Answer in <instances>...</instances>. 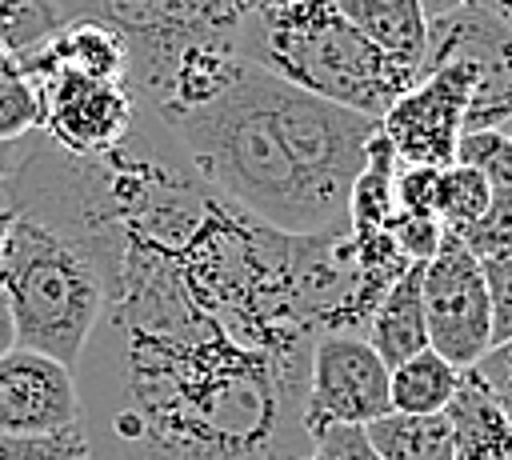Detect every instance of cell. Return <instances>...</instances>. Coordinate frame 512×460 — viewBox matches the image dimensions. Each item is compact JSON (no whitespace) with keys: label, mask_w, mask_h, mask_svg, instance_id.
Segmentation results:
<instances>
[{"label":"cell","mask_w":512,"mask_h":460,"mask_svg":"<svg viewBox=\"0 0 512 460\" xmlns=\"http://www.w3.org/2000/svg\"><path fill=\"white\" fill-rule=\"evenodd\" d=\"M308 364L240 340L156 256L124 248L76 364L92 460H304Z\"/></svg>","instance_id":"1"},{"label":"cell","mask_w":512,"mask_h":460,"mask_svg":"<svg viewBox=\"0 0 512 460\" xmlns=\"http://www.w3.org/2000/svg\"><path fill=\"white\" fill-rule=\"evenodd\" d=\"M160 124L208 188L288 236L348 232V192L380 132L248 60L220 96Z\"/></svg>","instance_id":"2"},{"label":"cell","mask_w":512,"mask_h":460,"mask_svg":"<svg viewBox=\"0 0 512 460\" xmlns=\"http://www.w3.org/2000/svg\"><path fill=\"white\" fill-rule=\"evenodd\" d=\"M236 56L372 120L424 76V68L396 60L344 20L336 0H292L248 12L236 36Z\"/></svg>","instance_id":"3"},{"label":"cell","mask_w":512,"mask_h":460,"mask_svg":"<svg viewBox=\"0 0 512 460\" xmlns=\"http://www.w3.org/2000/svg\"><path fill=\"white\" fill-rule=\"evenodd\" d=\"M68 16H92L124 32L128 72L160 64L192 44H220L236 52L244 0H60Z\"/></svg>","instance_id":"4"},{"label":"cell","mask_w":512,"mask_h":460,"mask_svg":"<svg viewBox=\"0 0 512 460\" xmlns=\"http://www.w3.org/2000/svg\"><path fill=\"white\" fill-rule=\"evenodd\" d=\"M28 80L40 104V136H48L56 148L72 156H108L132 136L140 120V104L128 80H100L68 68L32 72Z\"/></svg>","instance_id":"5"},{"label":"cell","mask_w":512,"mask_h":460,"mask_svg":"<svg viewBox=\"0 0 512 460\" xmlns=\"http://www.w3.org/2000/svg\"><path fill=\"white\" fill-rule=\"evenodd\" d=\"M424 320L428 348H436L460 372L476 368L480 356L492 348L484 264L456 232H444L432 260H424Z\"/></svg>","instance_id":"6"},{"label":"cell","mask_w":512,"mask_h":460,"mask_svg":"<svg viewBox=\"0 0 512 460\" xmlns=\"http://www.w3.org/2000/svg\"><path fill=\"white\" fill-rule=\"evenodd\" d=\"M392 368L368 344V336L324 332L312 344L308 392H304V432L316 440L328 428H368L392 412L388 392Z\"/></svg>","instance_id":"7"},{"label":"cell","mask_w":512,"mask_h":460,"mask_svg":"<svg viewBox=\"0 0 512 460\" xmlns=\"http://www.w3.org/2000/svg\"><path fill=\"white\" fill-rule=\"evenodd\" d=\"M476 88L472 60H440L432 64L384 116L380 132L396 148L400 164L448 168L456 160V144L464 136V116Z\"/></svg>","instance_id":"8"},{"label":"cell","mask_w":512,"mask_h":460,"mask_svg":"<svg viewBox=\"0 0 512 460\" xmlns=\"http://www.w3.org/2000/svg\"><path fill=\"white\" fill-rule=\"evenodd\" d=\"M440 60L476 64V88L464 116V132L500 128L504 120H512V32L492 12H484L480 4H468L460 12L432 20L424 72Z\"/></svg>","instance_id":"9"},{"label":"cell","mask_w":512,"mask_h":460,"mask_svg":"<svg viewBox=\"0 0 512 460\" xmlns=\"http://www.w3.org/2000/svg\"><path fill=\"white\" fill-rule=\"evenodd\" d=\"M80 424L76 372L44 352L12 348L0 356V432L44 436Z\"/></svg>","instance_id":"10"},{"label":"cell","mask_w":512,"mask_h":460,"mask_svg":"<svg viewBox=\"0 0 512 460\" xmlns=\"http://www.w3.org/2000/svg\"><path fill=\"white\" fill-rule=\"evenodd\" d=\"M24 72H48L68 68L100 80H128V40L104 20L92 16H68L48 40H40L32 52L20 56Z\"/></svg>","instance_id":"11"},{"label":"cell","mask_w":512,"mask_h":460,"mask_svg":"<svg viewBox=\"0 0 512 460\" xmlns=\"http://www.w3.org/2000/svg\"><path fill=\"white\" fill-rule=\"evenodd\" d=\"M368 344L380 352L388 368L404 364L408 356L428 348V320H424V260H416L380 300L368 320Z\"/></svg>","instance_id":"12"},{"label":"cell","mask_w":512,"mask_h":460,"mask_svg":"<svg viewBox=\"0 0 512 460\" xmlns=\"http://www.w3.org/2000/svg\"><path fill=\"white\" fill-rule=\"evenodd\" d=\"M344 20H352L372 44L392 52L396 60L424 68L428 56V16L420 0H336Z\"/></svg>","instance_id":"13"},{"label":"cell","mask_w":512,"mask_h":460,"mask_svg":"<svg viewBox=\"0 0 512 460\" xmlns=\"http://www.w3.org/2000/svg\"><path fill=\"white\" fill-rule=\"evenodd\" d=\"M448 416L456 428V460H512V420L472 372H464Z\"/></svg>","instance_id":"14"},{"label":"cell","mask_w":512,"mask_h":460,"mask_svg":"<svg viewBox=\"0 0 512 460\" xmlns=\"http://www.w3.org/2000/svg\"><path fill=\"white\" fill-rule=\"evenodd\" d=\"M364 432L380 460H456V428L448 412H384Z\"/></svg>","instance_id":"15"},{"label":"cell","mask_w":512,"mask_h":460,"mask_svg":"<svg viewBox=\"0 0 512 460\" xmlns=\"http://www.w3.org/2000/svg\"><path fill=\"white\" fill-rule=\"evenodd\" d=\"M460 380H464V372L456 364H448L436 348H424L392 368V380H388L392 412H412V416L448 412Z\"/></svg>","instance_id":"16"},{"label":"cell","mask_w":512,"mask_h":460,"mask_svg":"<svg viewBox=\"0 0 512 460\" xmlns=\"http://www.w3.org/2000/svg\"><path fill=\"white\" fill-rule=\"evenodd\" d=\"M396 148L388 144L384 132L372 136L368 156L360 176L352 180L348 192V228L352 232H372V228H388L392 212H396Z\"/></svg>","instance_id":"17"},{"label":"cell","mask_w":512,"mask_h":460,"mask_svg":"<svg viewBox=\"0 0 512 460\" xmlns=\"http://www.w3.org/2000/svg\"><path fill=\"white\" fill-rule=\"evenodd\" d=\"M488 204H492V184L476 168H468L460 160H452L448 168H440V180H436V216H440L444 232L464 236L488 212Z\"/></svg>","instance_id":"18"},{"label":"cell","mask_w":512,"mask_h":460,"mask_svg":"<svg viewBox=\"0 0 512 460\" xmlns=\"http://www.w3.org/2000/svg\"><path fill=\"white\" fill-rule=\"evenodd\" d=\"M32 132H40L36 88H32L20 56L0 44V144H16Z\"/></svg>","instance_id":"19"},{"label":"cell","mask_w":512,"mask_h":460,"mask_svg":"<svg viewBox=\"0 0 512 460\" xmlns=\"http://www.w3.org/2000/svg\"><path fill=\"white\" fill-rule=\"evenodd\" d=\"M456 160L476 168L492 192L512 188V140L500 128H480V132H464L456 144Z\"/></svg>","instance_id":"20"},{"label":"cell","mask_w":512,"mask_h":460,"mask_svg":"<svg viewBox=\"0 0 512 460\" xmlns=\"http://www.w3.org/2000/svg\"><path fill=\"white\" fill-rule=\"evenodd\" d=\"M0 460H92L84 424L44 436H4L0 432Z\"/></svg>","instance_id":"21"},{"label":"cell","mask_w":512,"mask_h":460,"mask_svg":"<svg viewBox=\"0 0 512 460\" xmlns=\"http://www.w3.org/2000/svg\"><path fill=\"white\" fill-rule=\"evenodd\" d=\"M464 244L484 260V256H500L512 252V188L492 192L488 212L464 232Z\"/></svg>","instance_id":"22"},{"label":"cell","mask_w":512,"mask_h":460,"mask_svg":"<svg viewBox=\"0 0 512 460\" xmlns=\"http://www.w3.org/2000/svg\"><path fill=\"white\" fill-rule=\"evenodd\" d=\"M484 284L492 304V348L512 340V252L484 256Z\"/></svg>","instance_id":"23"},{"label":"cell","mask_w":512,"mask_h":460,"mask_svg":"<svg viewBox=\"0 0 512 460\" xmlns=\"http://www.w3.org/2000/svg\"><path fill=\"white\" fill-rule=\"evenodd\" d=\"M436 180H440V168H428V164H400V168H396V212L436 216ZM436 220H440V216H436Z\"/></svg>","instance_id":"24"},{"label":"cell","mask_w":512,"mask_h":460,"mask_svg":"<svg viewBox=\"0 0 512 460\" xmlns=\"http://www.w3.org/2000/svg\"><path fill=\"white\" fill-rule=\"evenodd\" d=\"M388 232L396 236L408 260H432V252L444 240V224L436 216H416V212H392Z\"/></svg>","instance_id":"25"},{"label":"cell","mask_w":512,"mask_h":460,"mask_svg":"<svg viewBox=\"0 0 512 460\" xmlns=\"http://www.w3.org/2000/svg\"><path fill=\"white\" fill-rule=\"evenodd\" d=\"M468 372L484 384V392L496 400V408L512 420V340H504V344L488 348V352L480 356V364H476V368H468Z\"/></svg>","instance_id":"26"},{"label":"cell","mask_w":512,"mask_h":460,"mask_svg":"<svg viewBox=\"0 0 512 460\" xmlns=\"http://www.w3.org/2000/svg\"><path fill=\"white\" fill-rule=\"evenodd\" d=\"M316 444H324L336 460H380V452L372 448L364 428H328L316 436Z\"/></svg>","instance_id":"27"},{"label":"cell","mask_w":512,"mask_h":460,"mask_svg":"<svg viewBox=\"0 0 512 460\" xmlns=\"http://www.w3.org/2000/svg\"><path fill=\"white\" fill-rule=\"evenodd\" d=\"M24 144H28V136L16 140V144H0V204L8 196V180H12V172H16L20 156H24Z\"/></svg>","instance_id":"28"},{"label":"cell","mask_w":512,"mask_h":460,"mask_svg":"<svg viewBox=\"0 0 512 460\" xmlns=\"http://www.w3.org/2000/svg\"><path fill=\"white\" fill-rule=\"evenodd\" d=\"M16 348V320H12V308H8V296L0 288V356Z\"/></svg>","instance_id":"29"},{"label":"cell","mask_w":512,"mask_h":460,"mask_svg":"<svg viewBox=\"0 0 512 460\" xmlns=\"http://www.w3.org/2000/svg\"><path fill=\"white\" fill-rule=\"evenodd\" d=\"M468 4H476V0H420V8H424V16H428V24H432V20H440V16H448V12H460V8H468Z\"/></svg>","instance_id":"30"},{"label":"cell","mask_w":512,"mask_h":460,"mask_svg":"<svg viewBox=\"0 0 512 460\" xmlns=\"http://www.w3.org/2000/svg\"><path fill=\"white\" fill-rule=\"evenodd\" d=\"M484 12H492L508 32H512V0H476Z\"/></svg>","instance_id":"31"},{"label":"cell","mask_w":512,"mask_h":460,"mask_svg":"<svg viewBox=\"0 0 512 460\" xmlns=\"http://www.w3.org/2000/svg\"><path fill=\"white\" fill-rule=\"evenodd\" d=\"M8 228H12V208L0 204V256H4V244H8Z\"/></svg>","instance_id":"32"},{"label":"cell","mask_w":512,"mask_h":460,"mask_svg":"<svg viewBox=\"0 0 512 460\" xmlns=\"http://www.w3.org/2000/svg\"><path fill=\"white\" fill-rule=\"evenodd\" d=\"M304 460H336V456H332V452H328L324 444H316V440H312V452H308Z\"/></svg>","instance_id":"33"},{"label":"cell","mask_w":512,"mask_h":460,"mask_svg":"<svg viewBox=\"0 0 512 460\" xmlns=\"http://www.w3.org/2000/svg\"><path fill=\"white\" fill-rule=\"evenodd\" d=\"M248 4V12H256V8H276V4H292V0H244Z\"/></svg>","instance_id":"34"},{"label":"cell","mask_w":512,"mask_h":460,"mask_svg":"<svg viewBox=\"0 0 512 460\" xmlns=\"http://www.w3.org/2000/svg\"><path fill=\"white\" fill-rule=\"evenodd\" d=\"M500 132H504V136L512 140V120H504V124H500Z\"/></svg>","instance_id":"35"},{"label":"cell","mask_w":512,"mask_h":460,"mask_svg":"<svg viewBox=\"0 0 512 460\" xmlns=\"http://www.w3.org/2000/svg\"><path fill=\"white\" fill-rule=\"evenodd\" d=\"M56 4H60V0H56ZM60 8H64V4H60Z\"/></svg>","instance_id":"36"}]
</instances>
